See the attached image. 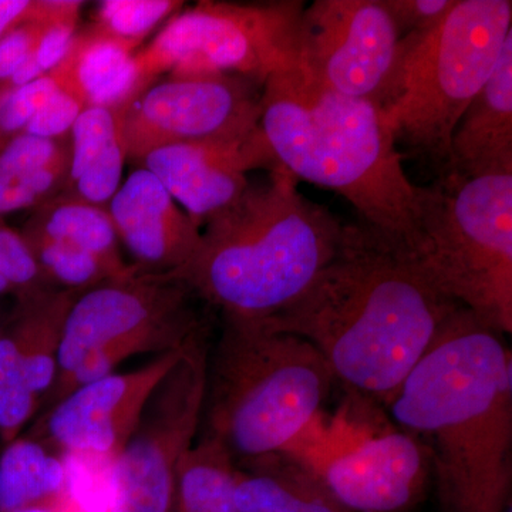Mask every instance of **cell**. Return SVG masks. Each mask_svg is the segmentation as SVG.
<instances>
[{
	"instance_id": "9a60e30c",
	"label": "cell",
	"mask_w": 512,
	"mask_h": 512,
	"mask_svg": "<svg viewBox=\"0 0 512 512\" xmlns=\"http://www.w3.org/2000/svg\"><path fill=\"white\" fill-rule=\"evenodd\" d=\"M143 165L198 227L247 191L249 171L279 167L261 127L244 136L160 148L148 154Z\"/></svg>"
},
{
	"instance_id": "d6986e66",
	"label": "cell",
	"mask_w": 512,
	"mask_h": 512,
	"mask_svg": "<svg viewBox=\"0 0 512 512\" xmlns=\"http://www.w3.org/2000/svg\"><path fill=\"white\" fill-rule=\"evenodd\" d=\"M127 107L89 106L73 124L69 173L60 194L89 204H109L120 188L126 163Z\"/></svg>"
},
{
	"instance_id": "7c38bea8",
	"label": "cell",
	"mask_w": 512,
	"mask_h": 512,
	"mask_svg": "<svg viewBox=\"0 0 512 512\" xmlns=\"http://www.w3.org/2000/svg\"><path fill=\"white\" fill-rule=\"evenodd\" d=\"M261 94L232 74L170 80L148 87L124 116L127 158L143 164L153 151L177 144L244 136L258 130Z\"/></svg>"
},
{
	"instance_id": "d590c367",
	"label": "cell",
	"mask_w": 512,
	"mask_h": 512,
	"mask_svg": "<svg viewBox=\"0 0 512 512\" xmlns=\"http://www.w3.org/2000/svg\"><path fill=\"white\" fill-rule=\"evenodd\" d=\"M16 512H70L67 510L66 505H40V507L26 508V510H20Z\"/></svg>"
},
{
	"instance_id": "5b68a950",
	"label": "cell",
	"mask_w": 512,
	"mask_h": 512,
	"mask_svg": "<svg viewBox=\"0 0 512 512\" xmlns=\"http://www.w3.org/2000/svg\"><path fill=\"white\" fill-rule=\"evenodd\" d=\"M335 383L305 339L264 320L222 318L208 352L200 431L220 440L235 466H245L291 447Z\"/></svg>"
},
{
	"instance_id": "d6a6232c",
	"label": "cell",
	"mask_w": 512,
	"mask_h": 512,
	"mask_svg": "<svg viewBox=\"0 0 512 512\" xmlns=\"http://www.w3.org/2000/svg\"><path fill=\"white\" fill-rule=\"evenodd\" d=\"M45 26L42 0H36L32 18L9 30L0 40V92H3L5 84L32 55L42 37Z\"/></svg>"
},
{
	"instance_id": "74e56055",
	"label": "cell",
	"mask_w": 512,
	"mask_h": 512,
	"mask_svg": "<svg viewBox=\"0 0 512 512\" xmlns=\"http://www.w3.org/2000/svg\"><path fill=\"white\" fill-rule=\"evenodd\" d=\"M6 93L0 92V103H2V100L5 99Z\"/></svg>"
},
{
	"instance_id": "52a82bcc",
	"label": "cell",
	"mask_w": 512,
	"mask_h": 512,
	"mask_svg": "<svg viewBox=\"0 0 512 512\" xmlns=\"http://www.w3.org/2000/svg\"><path fill=\"white\" fill-rule=\"evenodd\" d=\"M412 255L441 293L503 333L512 332V173L447 171L416 185Z\"/></svg>"
},
{
	"instance_id": "e575fe53",
	"label": "cell",
	"mask_w": 512,
	"mask_h": 512,
	"mask_svg": "<svg viewBox=\"0 0 512 512\" xmlns=\"http://www.w3.org/2000/svg\"><path fill=\"white\" fill-rule=\"evenodd\" d=\"M36 0H0V40L3 36L32 18Z\"/></svg>"
},
{
	"instance_id": "f546056e",
	"label": "cell",
	"mask_w": 512,
	"mask_h": 512,
	"mask_svg": "<svg viewBox=\"0 0 512 512\" xmlns=\"http://www.w3.org/2000/svg\"><path fill=\"white\" fill-rule=\"evenodd\" d=\"M72 64L73 53L70 49L52 72L43 74L39 79L6 94L0 103V148L23 133L37 111L42 109L46 101L66 82Z\"/></svg>"
},
{
	"instance_id": "f1b7e54d",
	"label": "cell",
	"mask_w": 512,
	"mask_h": 512,
	"mask_svg": "<svg viewBox=\"0 0 512 512\" xmlns=\"http://www.w3.org/2000/svg\"><path fill=\"white\" fill-rule=\"evenodd\" d=\"M180 0H106L94 15V32L140 45L151 30L183 8Z\"/></svg>"
},
{
	"instance_id": "3957f363",
	"label": "cell",
	"mask_w": 512,
	"mask_h": 512,
	"mask_svg": "<svg viewBox=\"0 0 512 512\" xmlns=\"http://www.w3.org/2000/svg\"><path fill=\"white\" fill-rule=\"evenodd\" d=\"M259 126L279 167L338 192L366 227L412 251L416 185L376 104L333 92L296 64L265 80Z\"/></svg>"
},
{
	"instance_id": "9c48e42d",
	"label": "cell",
	"mask_w": 512,
	"mask_h": 512,
	"mask_svg": "<svg viewBox=\"0 0 512 512\" xmlns=\"http://www.w3.org/2000/svg\"><path fill=\"white\" fill-rule=\"evenodd\" d=\"M303 9L302 2H200L173 16L133 57L136 99L164 72L170 80L232 74L264 84L299 64Z\"/></svg>"
},
{
	"instance_id": "ffe728a7",
	"label": "cell",
	"mask_w": 512,
	"mask_h": 512,
	"mask_svg": "<svg viewBox=\"0 0 512 512\" xmlns=\"http://www.w3.org/2000/svg\"><path fill=\"white\" fill-rule=\"evenodd\" d=\"M70 147L59 140L19 134L0 148V218L37 208L62 192Z\"/></svg>"
},
{
	"instance_id": "cb8c5ba5",
	"label": "cell",
	"mask_w": 512,
	"mask_h": 512,
	"mask_svg": "<svg viewBox=\"0 0 512 512\" xmlns=\"http://www.w3.org/2000/svg\"><path fill=\"white\" fill-rule=\"evenodd\" d=\"M138 46L93 29L74 37L77 82L89 106L119 109L136 100L133 57Z\"/></svg>"
},
{
	"instance_id": "484cf974",
	"label": "cell",
	"mask_w": 512,
	"mask_h": 512,
	"mask_svg": "<svg viewBox=\"0 0 512 512\" xmlns=\"http://www.w3.org/2000/svg\"><path fill=\"white\" fill-rule=\"evenodd\" d=\"M47 284L70 291H89L94 286L116 281L99 259L86 252L23 228L22 234Z\"/></svg>"
},
{
	"instance_id": "7402d4cb",
	"label": "cell",
	"mask_w": 512,
	"mask_h": 512,
	"mask_svg": "<svg viewBox=\"0 0 512 512\" xmlns=\"http://www.w3.org/2000/svg\"><path fill=\"white\" fill-rule=\"evenodd\" d=\"M25 228L94 256L116 281L138 271L121 256L109 210L100 205L59 194L35 208Z\"/></svg>"
},
{
	"instance_id": "836d02e7",
	"label": "cell",
	"mask_w": 512,
	"mask_h": 512,
	"mask_svg": "<svg viewBox=\"0 0 512 512\" xmlns=\"http://www.w3.org/2000/svg\"><path fill=\"white\" fill-rule=\"evenodd\" d=\"M400 37L429 30L441 22L456 0H383Z\"/></svg>"
},
{
	"instance_id": "277c9868",
	"label": "cell",
	"mask_w": 512,
	"mask_h": 512,
	"mask_svg": "<svg viewBox=\"0 0 512 512\" xmlns=\"http://www.w3.org/2000/svg\"><path fill=\"white\" fill-rule=\"evenodd\" d=\"M282 167L207 221L187 264L170 272L221 318L266 319L295 302L338 251L342 224L303 197Z\"/></svg>"
},
{
	"instance_id": "603a6c76",
	"label": "cell",
	"mask_w": 512,
	"mask_h": 512,
	"mask_svg": "<svg viewBox=\"0 0 512 512\" xmlns=\"http://www.w3.org/2000/svg\"><path fill=\"white\" fill-rule=\"evenodd\" d=\"M66 467L37 440L16 439L0 456V512L64 504Z\"/></svg>"
},
{
	"instance_id": "30bf717a",
	"label": "cell",
	"mask_w": 512,
	"mask_h": 512,
	"mask_svg": "<svg viewBox=\"0 0 512 512\" xmlns=\"http://www.w3.org/2000/svg\"><path fill=\"white\" fill-rule=\"evenodd\" d=\"M208 333L161 380L110 468V512H171L178 470L200 434Z\"/></svg>"
},
{
	"instance_id": "f35d334b",
	"label": "cell",
	"mask_w": 512,
	"mask_h": 512,
	"mask_svg": "<svg viewBox=\"0 0 512 512\" xmlns=\"http://www.w3.org/2000/svg\"><path fill=\"white\" fill-rule=\"evenodd\" d=\"M505 512H512V508H508V510Z\"/></svg>"
},
{
	"instance_id": "44dd1931",
	"label": "cell",
	"mask_w": 512,
	"mask_h": 512,
	"mask_svg": "<svg viewBox=\"0 0 512 512\" xmlns=\"http://www.w3.org/2000/svg\"><path fill=\"white\" fill-rule=\"evenodd\" d=\"M82 293L50 288L19 301V316L9 335L18 346L30 389L40 402L55 382L64 323Z\"/></svg>"
},
{
	"instance_id": "6da1fadb",
	"label": "cell",
	"mask_w": 512,
	"mask_h": 512,
	"mask_svg": "<svg viewBox=\"0 0 512 512\" xmlns=\"http://www.w3.org/2000/svg\"><path fill=\"white\" fill-rule=\"evenodd\" d=\"M457 308L406 249L365 224H346L311 286L259 320L311 343L336 383L386 406Z\"/></svg>"
},
{
	"instance_id": "ba28073f",
	"label": "cell",
	"mask_w": 512,
	"mask_h": 512,
	"mask_svg": "<svg viewBox=\"0 0 512 512\" xmlns=\"http://www.w3.org/2000/svg\"><path fill=\"white\" fill-rule=\"evenodd\" d=\"M195 293L171 274H136L84 291L74 302L43 413L131 357L161 356L208 333Z\"/></svg>"
},
{
	"instance_id": "e0dca14e",
	"label": "cell",
	"mask_w": 512,
	"mask_h": 512,
	"mask_svg": "<svg viewBox=\"0 0 512 512\" xmlns=\"http://www.w3.org/2000/svg\"><path fill=\"white\" fill-rule=\"evenodd\" d=\"M448 171L463 177L512 173V35L490 79L458 121Z\"/></svg>"
},
{
	"instance_id": "ac0fdd59",
	"label": "cell",
	"mask_w": 512,
	"mask_h": 512,
	"mask_svg": "<svg viewBox=\"0 0 512 512\" xmlns=\"http://www.w3.org/2000/svg\"><path fill=\"white\" fill-rule=\"evenodd\" d=\"M238 512H352L291 447L237 467Z\"/></svg>"
},
{
	"instance_id": "83f0119b",
	"label": "cell",
	"mask_w": 512,
	"mask_h": 512,
	"mask_svg": "<svg viewBox=\"0 0 512 512\" xmlns=\"http://www.w3.org/2000/svg\"><path fill=\"white\" fill-rule=\"evenodd\" d=\"M39 406L15 340L10 335L0 336V437L6 444L18 439Z\"/></svg>"
},
{
	"instance_id": "2e32d148",
	"label": "cell",
	"mask_w": 512,
	"mask_h": 512,
	"mask_svg": "<svg viewBox=\"0 0 512 512\" xmlns=\"http://www.w3.org/2000/svg\"><path fill=\"white\" fill-rule=\"evenodd\" d=\"M109 204L117 237L140 272L177 271L200 245V227L147 168L128 175Z\"/></svg>"
},
{
	"instance_id": "4fadbf2b",
	"label": "cell",
	"mask_w": 512,
	"mask_h": 512,
	"mask_svg": "<svg viewBox=\"0 0 512 512\" xmlns=\"http://www.w3.org/2000/svg\"><path fill=\"white\" fill-rule=\"evenodd\" d=\"M187 346L157 356L133 372L111 373L77 387L43 413L42 436L47 444L63 454L113 460L133 433L151 394Z\"/></svg>"
},
{
	"instance_id": "7a4b0ae2",
	"label": "cell",
	"mask_w": 512,
	"mask_h": 512,
	"mask_svg": "<svg viewBox=\"0 0 512 512\" xmlns=\"http://www.w3.org/2000/svg\"><path fill=\"white\" fill-rule=\"evenodd\" d=\"M505 336L457 308L386 404L429 450L440 512L511 508L512 357Z\"/></svg>"
},
{
	"instance_id": "1f68e13d",
	"label": "cell",
	"mask_w": 512,
	"mask_h": 512,
	"mask_svg": "<svg viewBox=\"0 0 512 512\" xmlns=\"http://www.w3.org/2000/svg\"><path fill=\"white\" fill-rule=\"evenodd\" d=\"M0 271L15 289L18 299H26L55 288L43 278L25 239L0 218Z\"/></svg>"
},
{
	"instance_id": "8fae6325",
	"label": "cell",
	"mask_w": 512,
	"mask_h": 512,
	"mask_svg": "<svg viewBox=\"0 0 512 512\" xmlns=\"http://www.w3.org/2000/svg\"><path fill=\"white\" fill-rule=\"evenodd\" d=\"M400 39L383 0H316L302 12L299 66L333 92L377 106Z\"/></svg>"
},
{
	"instance_id": "4dcf8cb0",
	"label": "cell",
	"mask_w": 512,
	"mask_h": 512,
	"mask_svg": "<svg viewBox=\"0 0 512 512\" xmlns=\"http://www.w3.org/2000/svg\"><path fill=\"white\" fill-rule=\"evenodd\" d=\"M74 42V40H73ZM73 64L66 82L60 86L45 106L30 120L22 134L46 138V140H59L64 134L72 130L73 124L80 114L89 107L83 90L80 89L76 77V55L72 45Z\"/></svg>"
},
{
	"instance_id": "8d00e7d4",
	"label": "cell",
	"mask_w": 512,
	"mask_h": 512,
	"mask_svg": "<svg viewBox=\"0 0 512 512\" xmlns=\"http://www.w3.org/2000/svg\"><path fill=\"white\" fill-rule=\"evenodd\" d=\"M2 293H15V289L12 288L8 279H6L5 275L0 271V295H2Z\"/></svg>"
},
{
	"instance_id": "5bb4252c",
	"label": "cell",
	"mask_w": 512,
	"mask_h": 512,
	"mask_svg": "<svg viewBox=\"0 0 512 512\" xmlns=\"http://www.w3.org/2000/svg\"><path fill=\"white\" fill-rule=\"evenodd\" d=\"M315 467L330 493L352 512H414L433 483L429 450L400 429L370 437Z\"/></svg>"
},
{
	"instance_id": "4316f807",
	"label": "cell",
	"mask_w": 512,
	"mask_h": 512,
	"mask_svg": "<svg viewBox=\"0 0 512 512\" xmlns=\"http://www.w3.org/2000/svg\"><path fill=\"white\" fill-rule=\"evenodd\" d=\"M82 6V2L74 0H42L45 30L32 55L5 84L3 92L10 93L39 79L43 74L52 72L57 64L62 62L72 49Z\"/></svg>"
},
{
	"instance_id": "8992f818",
	"label": "cell",
	"mask_w": 512,
	"mask_h": 512,
	"mask_svg": "<svg viewBox=\"0 0 512 512\" xmlns=\"http://www.w3.org/2000/svg\"><path fill=\"white\" fill-rule=\"evenodd\" d=\"M511 35V0H456L436 26L402 37L377 104L397 146L447 173L458 121Z\"/></svg>"
},
{
	"instance_id": "d4e9b609",
	"label": "cell",
	"mask_w": 512,
	"mask_h": 512,
	"mask_svg": "<svg viewBox=\"0 0 512 512\" xmlns=\"http://www.w3.org/2000/svg\"><path fill=\"white\" fill-rule=\"evenodd\" d=\"M237 466L220 440L198 434L178 470L171 512H238Z\"/></svg>"
}]
</instances>
